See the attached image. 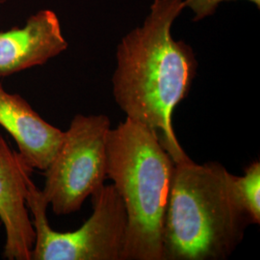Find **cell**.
<instances>
[{"label":"cell","mask_w":260,"mask_h":260,"mask_svg":"<svg viewBox=\"0 0 260 260\" xmlns=\"http://www.w3.org/2000/svg\"><path fill=\"white\" fill-rule=\"evenodd\" d=\"M183 0H154L142 26L117 47L113 95L126 119L154 131L175 163L189 160L173 125L175 108L190 92L198 70L193 48L172 35Z\"/></svg>","instance_id":"6da1fadb"},{"label":"cell","mask_w":260,"mask_h":260,"mask_svg":"<svg viewBox=\"0 0 260 260\" xmlns=\"http://www.w3.org/2000/svg\"><path fill=\"white\" fill-rule=\"evenodd\" d=\"M230 172L218 162L175 163L163 223L164 260H223L244 236L248 217L233 201Z\"/></svg>","instance_id":"7a4b0ae2"},{"label":"cell","mask_w":260,"mask_h":260,"mask_svg":"<svg viewBox=\"0 0 260 260\" xmlns=\"http://www.w3.org/2000/svg\"><path fill=\"white\" fill-rule=\"evenodd\" d=\"M174 170L154 131L129 119L110 130L107 177L127 217L122 260H164L163 223Z\"/></svg>","instance_id":"3957f363"},{"label":"cell","mask_w":260,"mask_h":260,"mask_svg":"<svg viewBox=\"0 0 260 260\" xmlns=\"http://www.w3.org/2000/svg\"><path fill=\"white\" fill-rule=\"evenodd\" d=\"M92 197L93 213L75 232L58 233L48 223L47 205L32 179L26 204L35 230L31 260H122L127 217L114 185H103Z\"/></svg>","instance_id":"277c9868"},{"label":"cell","mask_w":260,"mask_h":260,"mask_svg":"<svg viewBox=\"0 0 260 260\" xmlns=\"http://www.w3.org/2000/svg\"><path fill=\"white\" fill-rule=\"evenodd\" d=\"M111 121L105 115L74 117L50 165L41 190L56 215L81 209L87 198L104 185Z\"/></svg>","instance_id":"5b68a950"},{"label":"cell","mask_w":260,"mask_h":260,"mask_svg":"<svg viewBox=\"0 0 260 260\" xmlns=\"http://www.w3.org/2000/svg\"><path fill=\"white\" fill-rule=\"evenodd\" d=\"M32 172L0 135V220L6 233V259L31 260L36 234L26 198Z\"/></svg>","instance_id":"8992f818"},{"label":"cell","mask_w":260,"mask_h":260,"mask_svg":"<svg viewBox=\"0 0 260 260\" xmlns=\"http://www.w3.org/2000/svg\"><path fill=\"white\" fill-rule=\"evenodd\" d=\"M68 48L55 13L42 10L22 28L0 32V77L46 64Z\"/></svg>","instance_id":"52a82bcc"},{"label":"cell","mask_w":260,"mask_h":260,"mask_svg":"<svg viewBox=\"0 0 260 260\" xmlns=\"http://www.w3.org/2000/svg\"><path fill=\"white\" fill-rule=\"evenodd\" d=\"M0 126L16 141L19 154L29 167L46 171L62 143L64 131L45 121L18 93L0 82Z\"/></svg>","instance_id":"ba28073f"},{"label":"cell","mask_w":260,"mask_h":260,"mask_svg":"<svg viewBox=\"0 0 260 260\" xmlns=\"http://www.w3.org/2000/svg\"><path fill=\"white\" fill-rule=\"evenodd\" d=\"M229 188L233 201L250 223H260V162L253 161L242 177L229 174Z\"/></svg>","instance_id":"9c48e42d"},{"label":"cell","mask_w":260,"mask_h":260,"mask_svg":"<svg viewBox=\"0 0 260 260\" xmlns=\"http://www.w3.org/2000/svg\"><path fill=\"white\" fill-rule=\"evenodd\" d=\"M228 1H236V0H183L184 7L190 8L194 12L195 18L193 19L194 21H198L201 19H204L206 17L212 16L218 6L222 2ZM251 1L253 4L260 8V0H247Z\"/></svg>","instance_id":"30bf717a"},{"label":"cell","mask_w":260,"mask_h":260,"mask_svg":"<svg viewBox=\"0 0 260 260\" xmlns=\"http://www.w3.org/2000/svg\"><path fill=\"white\" fill-rule=\"evenodd\" d=\"M7 1H8V0H0V4H1V3H5V2H7Z\"/></svg>","instance_id":"8fae6325"}]
</instances>
